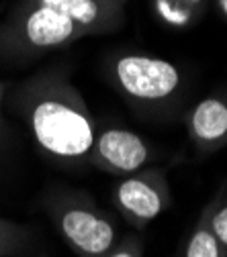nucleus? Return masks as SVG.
<instances>
[{
    "label": "nucleus",
    "mask_w": 227,
    "mask_h": 257,
    "mask_svg": "<svg viewBox=\"0 0 227 257\" xmlns=\"http://www.w3.org/2000/svg\"><path fill=\"white\" fill-rule=\"evenodd\" d=\"M33 239L35 233L31 227L0 216V257L21 255L25 249H29Z\"/></svg>",
    "instance_id": "obj_10"
},
{
    "label": "nucleus",
    "mask_w": 227,
    "mask_h": 257,
    "mask_svg": "<svg viewBox=\"0 0 227 257\" xmlns=\"http://www.w3.org/2000/svg\"><path fill=\"white\" fill-rule=\"evenodd\" d=\"M207 204H209V224H211L217 241L221 243L223 251L227 253V194H225V188H221Z\"/></svg>",
    "instance_id": "obj_11"
},
{
    "label": "nucleus",
    "mask_w": 227,
    "mask_h": 257,
    "mask_svg": "<svg viewBox=\"0 0 227 257\" xmlns=\"http://www.w3.org/2000/svg\"><path fill=\"white\" fill-rule=\"evenodd\" d=\"M55 231L76 257H105L119 241L117 218L80 190H55L45 198Z\"/></svg>",
    "instance_id": "obj_3"
},
{
    "label": "nucleus",
    "mask_w": 227,
    "mask_h": 257,
    "mask_svg": "<svg viewBox=\"0 0 227 257\" xmlns=\"http://www.w3.org/2000/svg\"><path fill=\"white\" fill-rule=\"evenodd\" d=\"M84 37V31L63 13L33 0H19L0 23V57L33 59Z\"/></svg>",
    "instance_id": "obj_2"
},
{
    "label": "nucleus",
    "mask_w": 227,
    "mask_h": 257,
    "mask_svg": "<svg viewBox=\"0 0 227 257\" xmlns=\"http://www.w3.org/2000/svg\"><path fill=\"white\" fill-rule=\"evenodd\" d=\"M111 196L119 214L133 229L141 231L172 204L168 172L160 166H145L119 178Z\"/></svg>",
    "instance_id": "obj_5"
},
{
    "label": "nucleus",
    "mask_w": 227,
    "mask_h": 257,
    "mask_svg": "<svg viewBox=\"0 0 227 257\" xmlns=\"http://www.w3.org/2000/svg\"><path fill=\"white\" fill-rule=\"evenodd\" d=\"M9 104L53 162L88 164L99 128L86 98L63 70H43L23 80Z\"/></svg>",
    "instance_id": "obj_1"
},
{
    "label": "nucleus",
    "mask_w": 227,
    "mask_h": 257,
    "mask_svg": "<svg viewBox=\"0 0 227 257\" xmlns=\"http://www.w3.org/2000/svg\"><path fill=\"white\" fill-rule=\"evenodd\" d=\"M182 257H227V253L223 251L221 243L217 241L209 224V204H205L197 222H194V227L186 239Z\"/></svg>",
    "instance_id": "obj_9"
},
{
    "label": "nucleus",
    "mask_w": 227,
    "mask_h": 257,
    "mask_svg": "<svg viewBox=\"0 0 227 257\" xmlns=\"http://www.w3.org/2000/svg\"><path fill=\"white\" fill-rule=\"evenodd\" d=\"M105 76L127 102L145 108H162L174 102L184 86L176 63L139 51L109 53Z\"/></svg>",
    "instance_id": "obj_4"
},
{
    "label": "nucleus",
    "mask_w": 227,
    "mask_h": 257,
    "mask_svg": "<svg viewBox=\"0 0 227 257\" xmlns=\"http://www.w3.org/2000/svg\"><path fill=\"white\" fill-rule=\"evenodd\" d=\"M186 133L192 147L203 155L227 145V96L211 94L186 112Z\"/></svg>",
    "instance_id": "obj_8"
},
{
    "label": "nucleus",
    "mask_w": 227,
    "mask_h": 257,
    "mask_svg": "<svg viewBox=\"0 0 227 257\" xmlns=\"http://www.w3.org/2000/svg\"><path fill=\"white\" fill-rule=\"evenodd\" d=\"M217 7H219V11H221V15L227 19V0H217Z\"/></svg>",
    "instance_id": "obj_14"
},
{
    "label": "nucleus",
    "mask_w": 227,
    "mask_h": 257,
    "mask_svg": "<svg viewBox=\"0 0 227 257\" xmlns=\"http://www.w3.org/2000/svg\"><path fill=\"white\" fill-rule=\"evenodd\" d=\"M154 157V147L141 135L131 128L113 124L96 131L88 164L99 172L123 178L149 166Z\"/></svg>",
    "instance_id": "obj_6"
},
{
    "label": "nucleus",
    "mask_w": 227,
    "mask_h": 257,
    "mask_svg": "<svg viewBox=\"0 0 227 257\" xmlns=\"http://www.w3.org/2000/svg\"><path fill=\"white\" fill-rule=\"evenodd\" d=\"M9 143V126L5 118V84L0 82V153Z\"/></svg>",
    "instance_id": "obj_13"
},
{
    "label": "nucleus",
    "mask_w": 227,
    "mask_h": 257,
    "mask_svg": "<svg viewBox=\"0 0 227 257\" xmlns=\"http://www.w3.org/2000/svg\"><path fill=\"white\" fill-rule=\"evenodd\" d=\"M9 257H21V255H9Z\"/></svg>",
    "instance_id": "obj_15"
},
{
    "label": "nucleus",
    "mask_w": 227,
    "mask_h": 257,
    "mask_svg": "<svg viewBox=\"0 0 227 257\" xmlns=\"http://www.w3.org/2000/svg\"><path fill=\"white\" fill-rule=\"evenodd\" d=\"M105 257H143V239L139 235H125Z\"/></svg>",
    "instance_id": "obj_12"
},
{
    "label": "nucleus",
    "mask_w": 227,
    "mask_h": 257,
    "mask_svg": "<svg viewBox=\"0 0 227 257\" xmlns=\"http://www.w3.org/2000/svg\"><path fill=\"white\" fill-rule=\"evenodd\" d=\"M70 17L86 37H99L121 29L131 0H33Z\"/></svg>",
    "instance_id": "obj_7"
}]
</instances>
